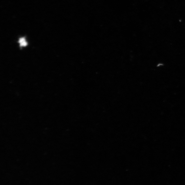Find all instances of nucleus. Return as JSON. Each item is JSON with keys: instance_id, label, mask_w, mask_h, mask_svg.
Here are the masks:
<instances>
[{"instance_id": "nucleus-1", "label": "nucleus", "mask_w": 185, "mask_h": 185, "mask_svg": "<svg viewBox=\"0 0 185 185\" xmlns=\"http://www.w3.org/2000/svg\"><path fill=\"white\" fill-rule=\"evenodd\" d=\"M18 42L20 44V46L21 47H25L27 45V43L24 38H20Z\"/></svg>"}]
</instances>
